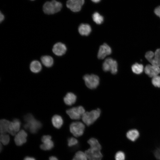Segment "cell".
Returning a JSON list of instances; mask_svg holds the SVG:
<instances>
[{"label": "cell", "instance_id": "8fae6325", "mask_svg": "<svg viewBox=\"0 0 160 160\" xmlns=\"http://www.w3.org/2000/svg\"><path fill=\"white\" fill-rule=\"evenodd\" d=\"M85 153L89 160H101L103 157L100 150L90 148Z\"/></svg>", "mask_w": 160, "mask_h": 160}, {"label": "cell", "instance_id": "7402d4cb", "mask_svg": "<svg viewBox=\"0 0 160 160\" xmlns=\"http://www.w3.org/2000/svg\"><path fill=\"white\" fill-rule=\"evenodd\" d=\"M127 138L130 140L135 141L139 136V132L136 129H132L129 131L126 134Z\"/></svg>", "mask_w": 160, "mask_h": 160}, {"label": "cell", "instance_id": "ac0fdd59", "mask_svg": "<svg viewBox=\"0 0 160 160\" xmlns=\"http://www.w3.org/2000/svg\"><path fill=\"white\" fill-rule=\"evenodd\" d=\"M76 99V96L73 93L70 92L65 95L64 98V101L66 105H71L75 103Z\"/></svg>", "mask_w": 160, "mask_h": 160}, {"label": "cell", "instance_id": "4fadbf2b", "mask_svg": "<svg viewBox=\"0 0 160 160\" xmlns=\"http://www.w3.org/2000/svg\"><path fill=\"white\" fill-rule=\"evenodd\" d=\"M144 71L147 75L152 78L160 73V68L155 65L148 64L145 66Z\"/></svg>", "mask_w": 160, "mask_h": 160}, {"label": "cell", "instance_id": "484cf974", "mask_svg": "<svg viewBox=\"0 0 160 160\" xmlns=\"http://www.w3.org/2000/svg\"><path fill=\"white\" fill-rule=\"evenodd\" d=\"M92 18L94 22L98 25L101 24L104 21L103 17L97 12H95L93 14Z\"/></svg>", "mask_w": 160, "mask_h": 160}, {"label": "cell", "instance_id": "ba28073f", "mask_svg": "<svg viewBox=\"0 0 160 160\" xmlns=\"http://www.w3.org/2000/svg\"><path fill=\"white\" fill-rule=\"evenodd\" d=\"M84 125L80 122H73L71 124L70 126V132L76 137L81 136L84 133Z\"/></svg>", "mask_w": 160, "mask_h": 160}, {"label": "cell", "instance_id": "9a60e30c", "mask_svg": "<svg viewBox=\"0 0 160 160\" xmlns=\"http://www.w3.org/2000/svg\"><path fill=\"white\" fill-rule=\"evenodd\" d=\"M20 125L21 122L20 120L17 119H15L9 123L8 132L12 135H15L19 131Z\"/></svg>", "mask_w": 160, "mask_h": 160}, {"label": "cell", "instance_id": "4dcf8cb0", "mask_svg": "<svg viewBox=\"0 0 160 160\" xmlns=\"http://www.w3.org/2000/svg\"><path fill=\"white\" fill-rule=\"evenodd\" d=\"M78 143V140L75 138L71 137L68 140V145L70 147H71L76 145Z\"/></svg>", "mask_w": 160, "mask_h": 160}, {"label": "cell", "instance_id": "d590c367", "mask_svg": "<svg viewBox=\"0 0 160 160\" xmlns=\"http://www.w3.org/2000/svg\"><path fill=\"white\" fill-rule=\"evenodd\" d=\"M49 160H58L57 157L54 156H50L49 159Z\"/></svg>", "mask_w": 160, "mask_h": 160}, {"label": "cell", "instance_id": "836d02e7", "mask_svg": "<svg viewBox=\"0 0 160 160\" xmlns=\"http://www.w3.org/2000/svg\"><path fill=\"white\" fill-rule=\"evenodd\" d=\"M4 15L0 12V22L1 23L4 19Z\"/></svg>", "mask_w": 160, "mask_h": 160}, {"label": "cell", "instance_id": "e0dca14e", "mask_svg": "<svg viewBox=\"0 0 160 160\" xmlns=\"http://www.w3.org/2000/svg\"><path fill=\"white\" fill-rule=\"evenodd\" d=\"M91 31L90 26L88 24H81L78 28L79 32L82 36H88L90 34Z\"/></svg>", "mask_w": 160, "mask_h": 160}, {"label": "cell", "instance_id": "f1b7e54d", "mask_svg": "<svg viewBox=\"0 0 160 160\" xmlns=\"http://www.w3.org/2000/svg\"><path fill=\"white\" fill-rule=\"evenodd\" d=\"M152 83L155 87L160 88V76L157 75L152 78Z\"/></svg>", "mask_w": 160, "mask_h": 160}, {"label": "cell", "instance_id": "30bf717a", "mask_svg": "<svg viewBox=\"0 0 160 160\" xmlns=\"http://www.w3.org/2000/svg\"><path fill=\"white\" fill-rule=\"evenodd\" d=\"M52 137L49 135H45L41 138L43 144L40 145V148L44 151L50 150L54 146V143L51 140Z\"/></svg>", "mask_w": 160, "mask_h": 160}, {"label": "cell", "instance_id": "d6a6232c", "mask_svg": "<svg viewBox=\"0 0 160 160\" xmlns=\"http://www.w3.org/2000/svg\"><path fill=\"white\" fill-rule=\"evenodd\" d=\"M154 12L156 15L160 18V6L157 7L155 9Z\"/></svg>", "mask_w": 160, "mask_h": 160}, {"label": "cell", "instance_id": "74e56055", "mask_svg": "<svg viewBox=\"0 0 160 160\" xmlns=\"http://www.w3.org/2000/svg\"><path fill=\"white\" fill-rule=\"evenodd\" d=\"M31 0L33 1V0Z\"/></svg>", "mask_w": 160, "mask_h": 160}, {"label": "cell", "instance_id": "2e32d148", "mask_svg": "<svg viewBox=\"0 0 160 160\" xmlns=\"http://www.w3.org/2000/svg\"><path fill=\"white\" fill-rule=\"evenodd\" d=\"M67 50L66 45L61 42H59L55 43L53 46L52 51L56 55L61 56L64 55Z\"/></svg>", "mask_w": 160, "mask_h": 160}, {"label": "cell", "instance_id": "603a6c76", "mask_svg": "<svg viewBox=\"0 0 160 160\" xmlns=\"http://www.w3.org/2000/svg\"><path fill=\"white\" fill-rule=\"evenodd\" d=\"M10 121L5 119H2L0 121V131L1 134H5L8 132L9 125Z\"/></svg>", "mask_w": 160, "mask_h": 160}, {"label": "cell", "instance_id": "d4e9b609", "mask_svg": "<svg viewBox=\"0 0 160 160\" xmlns=\"http://www.w3.org/2000/svg\"><path fill=\"white\" fill-rule=\"evenodd\" d=\"M131 69L133 73L137 74H140L143 71L144 67L142 64L136 63L132 65Z\"/></svg>", "mask_w": 160, "mask_h": 160}, {"label": "cell", "instance_id": "f546056e", "mask_svg": "<svg viewBox=\"0 0 160 160\" xmlns=\"http://www.w3.org/2000/svg\"><path fill=\"white\" fill-rule=\"evenodd\" d=\"M115 158V160H125V154L122 151H119L116 153Z\"/></svg>", "mask_w": 160, "mask_h": 160}, {"label": "cell", "instance_id": "277c9868", "mask_svg": "<svg viewBox=\"0 0 160 160\" xmlns=\"http://www.w3.org/2000/svg\"><path fill=\"white\" fill-rule=\"evenodd\" d=\"M102 68L105 72L110 71L113 74H116L118 71L117 61L111 58H106L103 64Z\"/></svg>", "mask_w": 160, "mask_h": 160}, {"label": "cell", "instance_id": "8d00e7d4", "mask_svg": "<svg viewBox=\"0 0 160 160\" xmlns=\"http://www.w3.org/2000/svg\"><path fill=\"white\" fill-rule=\"evenodd\" d=\"M93 2L95 3H97L99 2L101 0H91Z\"/></svg>", "mask_w": 160, "mask_h": 160}, {"label": "cell", "instance_id": "8992f818", "mask_svg": "<svg viewBox=\"0 0 160 160\" xmlns=\"http://www.w3.org/2000/svg\"><path fill=\"white\" fill-rule=\"evenodd\" d=\"M86 86L91 89L96 88L99 84V77L95 74L85 75L83 77Z\"/></svg>", "mask_w": 160, "mask_h": 160}, {"label": "cell", "instance_id": "ffe728a7", "mask_svg": "<svg viewBox=\"0 0 160 160\" xmlns=\"http://www.w3.org/2000/svg\"><path fill=\"white\" fill-rule=\"evenodd\" d=\"M31 71L33 73H36L40 72L42 69L41 63L38 61L35 60L32 61L30 66Z\"/></svg>", "mask_w": 160, "mask_h": 160}, {"label": "cell", "instance_id": "e575fe53", "mask_svg": "<svg viewBox=\"0 0 160 160\" xmlns=\"http://www.w3.org/2000/svg\"><path fill=\"white\" fill-rule=\"evenodd\" d=\"M23 160H36V159L32 157L27 156Z\"/></svg>", "mask_w": 160, "mask_h": 160}, {"label": "cell", "instance_id": "7c38bea8", "mask_svg": "<svg viewBox=\"0 0 160 160\" xmlns=\"http://www.w3.org/2000/svg\"><path fill=\"white\" fill-rule=\"evenodd\" d=\"M111 53L112 50L111 47L107 44L104 43L100 46L97 57L100 59H103Z\"/></svg>", "mask_w": 160, "mask_h": 160}, {"label": "cell", "instance_id": "1f68e13d", "mask_svg": "<svg viewBox=\"0 0 160 160\" xmlns=\"http://www.w3.org/2000/svg\"><path fill=\"white\" fill-rule=\"evenodd\" d=\"M154 154L157 159L160 160V148H158L155 151Z\"/></svg>", "mask_w": 160, "mask_h": 160}, {"label": "cell", "instance_id": "6da1fadb", "mask_svg": "<svg viewBox=\"0 0 160 160\" xmlns=\"http://www.w3.org/2000/svg\"><path fill=\"white\" fill-rule=\"evenodd\" d=\"M24 119L25 122L24 125V128L28 129L32 133H36L42 127L40 122L36 119L31 114L29 113L25 116Z\"/></svg>", "mask_w": 160, "mask_h": 160}, {"label": "cell", "instance_id": "7a4b0ae2", "mask_svg": "<svg viewBox=\"0 0 160 160\" xmlns=\"http://www.w3.org/2000/svg\"><path fill=\"white\" fill-rule=\"evenodd\" d=\"M62 7L61 3L55 0H52L46 2L43 6V9L45 14L51 15L59 12Z\"/></svg>", "mask_w": 160, "mask_h": 160}, {"label": "cell", "instance_id": "52a82bcc", "mask_svg": "<svg viewBox=\"0 0 160 160\" xmlns=\"http://www.w3.org/2000/svg\"><path fill=\"white\" fill-rule=\"evenodd\" d=\"M85 112L84 108L81 106L74 107L67 110L66 112L73 119H79L82 118Z\"/></svg>", "mask_w": 160, "mask_h": 160}, {"label": "cell", "instance_id": "4316f807", "mask_svg": "<svg viewBox=\"0 0 160 160\" xmlns=\"http://www.w3.org/2000/svg\"><path fill=\"white\" fill-rule=\"evenodd\" d=\"M88 159L85 153L81 151L77 152L72 160H88Z\"/></svg>", "mask_w": 160, "mask_h": 160}, {"label": "cell", "instance_id": "d6986e66", "mask_svg": "<svg viewBox=\"0 0 160 160\" xmlns=\"http://www.w3.org/2000/svg\"><path fill=\"white\" fill-rule=\"evenodd\" d=\"M52 122L54 127L57 129L60 128L63 124V120L62 117L57 115H55L52 117Z\"/></svg>", "mask_w": 160, "mask_h": 160}, {"label": "cell", "instance_id": "83f0119b", "mask_svg": "<svg viewBox=\"0 0 160 160\" xmlns=\"http://www.w3.org/2000/svg\"><path fill=\"white\" fill-rule=\"evenodd\" d=\"M1 143L4 145H7L9 142L10 137L9 135L6 134H1L0 137Z\"/></svg>", "mask_w": 160, "mask_h": 160}, {"label": "cell", "instance_id": "5bb4252c", "mask_svg": "<svg viewBox=\"0 0 160 160\" xmlns=\"http://www.w3.org/2000/svg\"><path fill=\"white\" fill-rule=\"evenodd\" d=\"M27 134L24 130L19 131L15 135L14 141L17 146H21L25 143L27 141Z\"/></svg>", "mask_w": 160, "mask_h": 160}, {"label": "cell", "instance_id": "9c48e42d", "mask_svg": "<svg viewBox=\"0 0 160 160\" xmlns=\"http://www.w3.org/2000/svg\"><path fill=\"white\" fill-rule=\"evenodd\" d=\"M84 3V0H68L66 6L71 11L74 12L79 11Z\"/></svg>", "mask_w": 160, "mask_h": 160}, {"label": "cell", "instance_id": "5b68a950", "mask_svg": "<svg viewBox=\"0 0 160 160\" xmlns=\"http://www.w3.org/2000/svg\"><path fill=\"white\" fill-rule=\"evenodd\" d=\"M145 57L151 64L160 67V48L157 49L154 52L152 51L147 52Z\"/></svg>", "mask_w": 160, "mask_h": 160}, {"label": "cell", "instance_id": "44dd1931", "mask_svg": "<svg viewBox=\"0 0 160 160\" xmlns=\"http://www.w3.org/2000/svg\"><path fill=\"white\" fill-rule=\"evenodd\" d=\"M42 64L47 67H50L52 66L54 63V60L52 57L49 55L42 56L41 58Z\"/></svg>", "mask_w": 160, "mask_h": 160}, {"label": "cell", "instance_id": "cb8c5ba5", "mask_svg": "<svg viewBox=\"0 0 160 160\" xmlns=\"http://www.w3.org/2000/svg\"><path fill=\"white\" fill-rule=\"evenodd\" d=\"M90 146V148L92 149L100 150L102 147L98 140L96 138H92L87 141Z\"/></svg>", "mask_w": 160, "mask_h": 160}, {"label": "cell", "instance_id": "3957f363", "mask_svg": "<svg viewBox=\"0 0 160 160\" xmlns=\"http://www.w3.org/2000/svg\"><path fill=\"white\" fill-rule=\"evenodd\" d=\"M100 113L101 111L99 108L90 112H85L82 117V120L86 125L89 126L99 117Z\"/></svg>", "mask_w": 160, "mask_h": 160}]
</instances>
